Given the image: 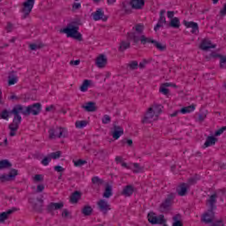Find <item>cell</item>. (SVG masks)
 <instances>
[{"label": "cell", "mask_w": 226, "mask_h": 226, "mask_svg": "<svg viewBox=\"0 0 226 226\" xmlns=\"http://www.w3.org/2000/svg\"><path fill=\"white\" fill-rule=\"evenodd\" d=\"M170 26L174 28H179L180 25L179 18L177 17L172 18L170 21Z\"/></svg>", "instance_id": "cell-34"}, {"label": "cell", "mask_w": 226, "mask_h": 226, "mask_svg": "<svg viewBox=\"0 0 226 226\" xmlns=\"http://www.w3.org/2000/svg\"><path fill=\"white\" fill-rule=\"evenodd\" d=\"M172 226H182V223L180 220L176 221L174 222Z\"/></svg>", "instance_id": "cell-43"}, {"label": "cell", "mask_w": 226, "mask_h": 226, "mask_svg": "<svg viewBox=\"0 0 226 226\" xmlns=\"http://www.w3.org/2000/svg\"><path fill=\"white\" fill-rule=\"evenodd\" d=\"M131 6L132 8L136 9H142L145 5V1L141 0H136L131 1Z\"/></svg>", "instance_id": "cell-24"}, {"label": "cell", "mask_w": 226, "mask_h": 226, "mask_svg": "<svg viewBox=\"0 0 226 226\" xmlns=\"http://www.w3.org/2000/svg\"><path fill=\"white\" fill-rule=\"evenodd\" d=\"M113 188L112 186L110 184H107L105 190L103 193V196L105 198H109L112 195Z\"/></svg>", "instance_id": "cell-28"}, {"label": "cell", "mask_w": 226, "mask_h": 226, "mask_svg": "<svg viewBox=\"0 0 226 226\" xmlns=\"http://www.w3.org/2000/svg\"><path fill=\"white\" fill-rule=\"evenodd\" d=\"M91 17L93 21H98L104 20L105 16L103 11L102 9H98L96 11L91 13Z\"/></svg>", "instance_id": "cell-13"}, {"label": "cell", "mask_w": 226, "mask_h": 226, "mask_svg": "<svg viewBox=\"0 0 226 226\" xmlns=\"http://www.w3.org/2000/svg\"><path fill=\"white\" fill-rule=\"evenodd\" d=\"M189 190V187L187 184L185 183H181L177 186L176 191L178 195L180 196H184L187 193Z\"/></svg>", "instance_id": "cell-14"}, {"label": "cell", "mask_w": 226, "mask_h": 226, "mask_svg": "<svg viewBox=\"0 0 226 226\" xmlns=\"http://www.w3.org/2000/svg\"><path fill=\"white\" fill-rule=\"evenodd\" d=\"M95 64L98 68H103L107 64V59L106 56L103 54H99L95 60Z\"/></svg>", "instance_id": "cell-8"}, {"label": "cell", "mask_w": 226, "mask_h": 226, "mask_svg": "<svg viewBox=\"0 0 226 226\" xmlns=\"http://www.w3.org/2000/svg\"><path fill=\"white\" fill-rule=\"evenodd\" d=\"M111 121V118L108 115H105L102 118V123L104 124H107L109 123Z\"/></svg>", "instance_id": "cell-38"}, {"label": "cell", "mask_w": 226, "mask_h": 226, "mask_svg": "<svg viewBox=\"0 0 226 226\" xmlns=\"http://www.w3.org/2000/svg\"><path fill=\"white\" fill-rule=\"evenodd\" d=\"M196 107V106L195 104H191L188 106H184L181 109L180 112L182 114H190L195 111Z\"/></svg>", "instance_id": "cell-23"}, {"label": "cell", "mask_w": 226, "mask_h": 226, "mask_svg": "<svg viewBox=\"0 0 226 226\" xmlns=\"http://www.w3.org/2000/svg\"><path fill=\"white\" fill-rule=\"evenodd\" d=\"M216 47V45L212 43L208 39H204L199 45L200 49L205 51L211 50L214 49Z\"/></svg>", "instance_id": "cell-11"}, {"label": "cell", "mask_w": 226, "mask_h": 226, "mask_svg": "<svg viewBox=\"0 0 226 226\" xmlns=\"http://www.w3.org/2000/svg\"><path fill=\"white\" fill-rule=\"evenodd\" d=\"M16 210V208H11V209H9L6 212L1 213V222H2L6 220L8 218L10 214H11L12 213H13Z\"/></svg>", "instance_id": "cell-27"}, {"label": "cell", "mask_w": 226, "mask_h": 226, "mask_svg": "<svg viewBox=\"0 0 226 226\" xmlns=\"http://www.w3.org/2000/svg\"><path fill=\"white\" fill-rule=\"evenodd\" d=\"M148 222L153 225H159L164 222L165 219L161 215H158L153 212H150L147 215Z\"/></svg>", "instance_id": "cell-4"}, {"label": "cell", "mask_w": 226, "mask_h": 226, "mask_svg": "<svg viewBox=\"0 0 226 226\" xmlns=\"http://www.w3.org/2000/svg\"><path fill=\"white\" fill-rule=\"evenodd\" d=\"M43 47V43H30L28 45L29 48L32 51H36L42 48Z\"/></svg>", "instance_id": "cell-31"}, {"label": "cell", "mask_w": 226, "mask_h": 226, "mask_svg": "<svg viewBox=\"0 0 226 226\" xmlns=\"http://www.w3.org/2000/svg\"><path fill=\"white\" fill-rule=\"evenodd\" d=\"M123 134V129L119 125H114L112 129L111 135L115 140L120 138Z\"/></svg>", "instance_id": "cell-12"}, {"label": "cell", "mask_w": 226, "mask_h": 226, "mask_svg": "<svg viewBox=\"0 0 226 226\" xmlns=\"http://www.w3.org/2000/svg\"><path fill=\"white\" fill-rule=\"evenodd\" d=\"M82 107L85 111L89 112L95 111L97 109L96 103L92 101H89L84 103L82 105Z\"/></svg>", "instance_id": "cell-18"}, {"label": "cell", "mask_w": 226, "mask_h": 226, "mask_svg": "<svg viewBox=\"0 0 226 226\" xmlns=\"http://www.w3.org/2000/svg\"><path fill=\"white\" fill-rule=\"evenodd\" d=\"M10 116V113L8 111L6 110H4L2 111L1 114V117L2 119L4 120H7L9 118Z\"/></svg>", "instance_id": "cell-36"}, {"label": "cell", "mask_w": 226, "mask_h": 226, "mask_svg": "<svg viewBox=\"0 0 226 226\" xmlns=\"http://www.w3.org/2000/svg\"><path fill=\"white\" fill-rule=\"evenodd\" d=\"M89 124V122L86 120H79L75 123V126L77 129H81L86 127Z\"/></svg>", "instance_id": "cell-30"}, {"label": "cell", "mask_w": 226, "mask_h": 226, "mask_svg": "<svg viewBox=\"0 0 226 226\" xmlns=\"http://www.w3.org/2000/svg\"><path fill=\"white\" fill-rule=\"evenodd\" d=\"M65 130L62 127H57L51 129L49 132V136L51 138H62L65 135Z\"/></svg>", "instance_id": "cell-6"}, {"label": "cell", "mask_w": 226, "mask_h": 226, "mask_svg": "<svg viewBox=\"0 0 226 226\" xmlns=\"http://www.w3.org/2000/svg\"><path fill=\"white\" fill-rule=\"evenodd\" d=\"M61 155V152L60 151L50 153L43 159L41 162L42 164L43 165L47 166L51 162L52 159H55L58 158L60 157Z\"/></svg>", "instance_id": "cell-10"}, {"label": "cell", "mask_w": 226, "mask_h": 226, "mask_svg": "<svg viewBox=\"0 0 226 226\" xmlns=\"http://www.w3.org/2000/svg\"><path fill=\"white\" fill-rule=\"evenodd\" d=\"M184 25L188 28L191 29V31L193 33H198L199 31L198 25L197 23L193 21H184Z\"/></svg>", "instance_id": "cell-17"}, {"label": "cell", "mask_w": 226, "mask_h": 226, "mask_svg": "<svg viewBox=\"0 0 226 226\" xmlns=\"http://www.w3.org/2000/svg\"><path fill=\"white\" fill-rule=\"evenodd\" d=\"M81 193L79 191H75L72 193L69 197V200L72 204H77L81 199Z\"/></svg>", "instance_id": "cell-20"}, {"label": "cell", "mask_w": 226, "mask_h": 226, "mask_svg": "<svg viewBox=\"0 0 226 226\" xmlns=\"http://www.w3.org/2000/svg\"><path fill=\"white\" fill-rule=\"evenodd\" d=\"M92 82L91 80L87 79H84L79 87L80 91L82 92H85L88 91L89 89L92 85Z\"/></svg>", "instance_id": "cell-19"}, {"label": "cell", "mask_w": 226, "mask_h": 226, "mask_svg": "<svg viewBox=\"0 0 226 226\" xmlns=\"http://www.w3.org/2000/svg\"><path fill=\"white\" fill-rule=\"evenodd\" d=\"M214 214L212 210H208L202 215L201 219L203 222L205 223H208L211 222L213 220Z\"/></svg>", "instance_id": "cell-15"}, {"label": "cell", "mask_w": 226, "mask_h": 226, "mask_svg": "<svg viewBox=\"0 0 226 226\" xmlns=\"http://www.w3.org/2000/svg\"><path fill=\"white\" fill-rule=\"evenodd\" d=\"M79 24L77 22L72 21L68 23L65 27L59 30L60 33L65 35L67 37L77 41L83 40L82 34L79 30Z\"/></svg>", "instance_id": "cell-2"}, {"label": "cell", "mask_w": 226, "mask_h": 226, "mask_svg": "<svg viewBox=\"0 0 226 226\" xmlns=\"http://www.w3.org/2000/svg\"><path fill=\"white\" fill-rule=\"evenodd\" d=\"M63 206V205L62 203H60V202L52 203L49 205L48 209L50 211L57 210L61 209L62 208Z\"/></svg>", "instance_id": "cell-29"}, {"label": "cell", "mask_w": 226, "mask_h": 226, "mask_svg": "<svg viewBox=\"0 0 226 226\" xmlns=\"http://www.w3.org/2000/svg\"><path fill=\"white\" fill-rule=\"evenodd\" d=\"M12 166L11 162L7 159H2L1 161L0 167L1 169L10 168Z\"/></svg>", "instance_id": "cell-32"}, {"label": "cell", "mask_w": 226, "mask_h": 226, "mask_svg": "<svg viewBox=\"0 0 226 226\" xmlns=\"http://www.w3.org/2000/svg\"><path fill=\"white\" fill-rule=\"evenodd\" d=\"M18 174V171L16 169H12L8 173L3 174L1 176V180L3 181H10L14 179Z\"/></svg>", "instance_id": "cell-16"}, {"label": "cell", "mask_w": 226, "mask_h": 226, "mask_svg": "<svg viewBox=\"0 0 226 226\" xmlns=\"http://www.w3.org/2000/svg\"><path fill=\"white\" fill-rule=\"evenodd\" d=\"M19 81V77L15 73H10L8 78L7 83L9 86H13L16 84Z\"/></svg>", "instance_id": "cell-21"}, {"label": "cell", "mask_w": 226, "mask_h": 226, "mask_svg": "<svg viewBox=\"0 0 226 226\" xmlns=\"http://www.w3.org/2000/svg\"><path fill=\"white\" fill-rule=\"evenodd\" d=\"M220 14L222 16H224L226 14V3L223 6V8L220 11Z\"/></svg>", "instance_id": "cell-42"}, {"label": "cell", "mask_w": 226, "mask_h": 226, "mask_svg": "<svg viewBox=\"0 0 226 226\" xmlns=\"http://www.w3.org/2000/svg\"><path fill=\"white\" fill-rule=\"evenodd\" d=\"M35 180L37 181H40L43 179V176L41 175H36L34 177Z\"/></svg>", "instance_id": "cell-44"}, {"label": "cell", "mask_w": 226, "mask_h": 226, "mask_svg": "<svg viewBox=\"0 0 226 226\" xmlns=\"http://www.w3.org/2000/svg\"><path fill=\"white\" fill-rule=\"evenodd\" d=\"M134 191V188L133 186L132 185H128L125 187L122 192V194L126 197H129L132 195Z\"/></svg>", "instance_id": "cell-26"}, {"label": "cell", "mask_w": 226, "mask_h": 226, "mask_svg": "<svg viewBox=\"0 0 226 226\" xmlns=\"http://www.w3.org/2000/svg\"><path fill=\"white\" fill-rule=\"evenodd\" d=\"M217 141V139L215 136H209L208 137L204 143V147L205 148L210 147L214 145Z\"/></svg>", "instance_id": "cell-22"}, {"label": "cell", "mask_w": 226, "mask_h": 226, "mask_svg": "<svg viewBox=\"0 0 226 226\" xmlns=\"http://www.w3.org/2000/svg\"><path fill=\"white\" fill-rule=\"evenodd\" d=\"M81 62L80 59H72L70 61L69 64L72 66H77L80 65Z\"/></svg>", "instance_id": "cell-37"}, {"label": "cell", "mask_w": 226, "mask_h": 226, "mask_svg": "<svg viewBox=\"0 0 226 226\" xmlns=\"http://www.w3.org/2000/svg\"><path fill=\"white\" fill-rule=\"evenodd\" d=\"M226 130V126H223L222 128H220L219 130H217L216 131V132L215 133V135L216 136H219V135H221L223 132L225 131Z\"/></svg>", "instance_id": "cell-40"}, {"label": "cell", "mask_w": 226, "mask_h": 226, "mask_svg": "<svg viewBox=\"0 0 226 226\" xmlns=\"http://www.w3.org/2000/svg\"><path fill=\"white\" fill-rule=\"evenodd\" d=\"M164 111V107L159 104L154 103L150 106L144 113L142 122L144 124L152 123L159 118Z\"/></svg>", "instance_id": "cell-1"}, {"label": "cell", "mask_w": 226, "mask_h": 226, "mask_svg": "<svg viewBox=\"0 0 226 226\" xmlns=\"http://www.w3.org/2000/svg\"><path fill=\"white\" fill-rule=\"evenodd\" d=\"M81 7V4L79 2H74L72 6V9L73 10H77Z\"/></svg>", "instance_id": "cell-39"}, {"label": "cell", "mask_w": 226, "mask_h": 226, "mask_svg": "<svg viewBox=\"0 0 226 226\" xmlns=\"http://www.w3.org/2000/svg\"><path fill=\"white\" fill-rule=\"evenodd\" d=\"M13 112L14 115H19L20 113H21L24 112L23 106L21 105H17L14 107Z\"/></svg>", "instance_id": "cell-35"}, {"label": "cell", "mask_w": 226, "mask_h": 226, "mask_svg": "<svg viewBox=\"0 0 226 226\" xmlns=\"http://www.w3.org/2000/svg\"><path fill=\"white\" fill-rule=\"evenodd\" d=\"M42 106L40 103H34L29 105L26 108V111L33 115H37L40 113Z\"/></svg>", "instance_id": "cell-5"}, {"label": "cell", "mask_w": 226, "mask_h": 226, "mask_svg": "<svg viewBox=\"0 0 226 226\" xmlns=\"http://www.w3.org/2000/svg\"><path fill=\"white\" fill-rule=\"evenodd\" d=\"M85 163V161H84V160H77V161H75L74 162V164L77 166H81L84 164Z\"/></svg>", "instance_id": "cell-41"}, {"label": "cell", "mask_w": 226, "mask_h": 226, "mask_svg": "<svg viewBox=\"0 0 226 226\" xmlns=\"http://www.w3.org/2000/svg\"><path fill=\"white\" fill-rule=\"evenodd\" d=\"M174 197L172 194L169 195L160 205V208L164 211H168L171 209L173 202Z\"/></svg>", "instance_id": "cell-9"}, {"label": "cell", "mask_w": 226, "mask_h": 226, "mask_svg": "<svg viewBox=\"0 0 226 226\" xmlns=\"http://www.w3.org/2000/svg\"><path fill=\"white\" fill-rule=\"evenodd\" d=\"M35 4V1L34 0H27L22 3L20 11L23 18H27L29 16L34 8Z\"/></svg>", "instance_id": "cell-3"}, {"label": "cell", "mask_w": 226, "mask_h": 226, "mask_svg": "<svg viewBox=\"0 0 226 226\" xmlns=\"http://www.w3.org/2000/svg\"><path fill=\"white\" fill-rule=\"evenodd\" d=\"M93 212V209L89 205L84 206L82 209V213L84 215L88 216L91 215Z\"/></svg>", "instance_id": "cell-33"}, {"label": "cell", "mask_w": 226, "mask_h": 226, "mask_svg": "<svg viewBox=\"0 0 226 226\" xmlns=\"http://www.w3.org/2000/svg\"><path fill=\"white\" fill-rule=\"evenodd\" d=\"M14 118L13 122L9 125V129L12 135H14L19 127L21 123V118L19 115H14Z\"/></svg>", "instance_id": "cell-7"}, {"label": "cell", "mask_w": 226, "mask_h": 226, "mask_svg": "<svg viewBox=\"0 0 226 226\" xmlns=\"http://www.w3.org/2000/svg\"><path fill=\"white\" fill-rule=\"evenodd\" d=\"M97 204L100 210L104 213H106L110 209V206H109L108 203L103 200H101L98 201Z\"/></svg>", "instance_id": "cell-25"}]
</instances>
